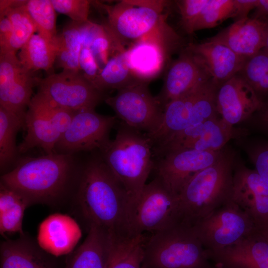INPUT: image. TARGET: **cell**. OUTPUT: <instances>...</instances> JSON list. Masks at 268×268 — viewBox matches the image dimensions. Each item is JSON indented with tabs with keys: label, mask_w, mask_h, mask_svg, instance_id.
<instances>
[{
	"label": "cell",
	"mask_w": 268,
	"mask_h": 268,
	"mask_svg": "<svg viewBox=\"0 0 268 268\" xmlns=\"http://www.w3.org/2000/svg\"><path fill=\"white\" fill-rule=\"evenodd\" d=\"M236 12L234 17L235 21L244 19L248 16L249 12L256 9L259 0H234Z\"/></svg>",
	"instance_id": "cell-43"
},
{
	"label": "cell",
	"mask_w": 268,
	"mask_h": 268,
	"mask_svg": "<svg viewBox=\"0 0 268 268\" xmlns=\"http://www.w3.org/2000/svg\"><path fill=\"white\" fill-rule=\"evenodd\" d=\"M255 170L268 183V144L259 147L252 153Z\"/></svg>",
	"instance_id": "cell-42"
},
{
	"label": "cell",
	"mask_w": 268,
	"mask_h": 268,
	"mask_svg": "<svg viewBox=\"0 0 268 268\" xmlns=\"http://www.w3.org/2000/svg\"><path fill=\"white\" fill-rule=\"evenodd\" d=\"M89 48L99 67L101 65L104 67L107 63L112 51L120 52L113 36L104 25L94 38Z\"/></svg>",
	"instance_id": "cell-39"
},
{
	"label": "cell",
	"mask_w": 268,
	"mask_h": 268,
	"mask_svg": "<svg viewBox=\"0 0 268 268\" xmlns=\"http://www.w3.org/2000/svg\"><path fill=\"white\" fill-rule=\"evenodd\" d=\"M74 174L72 155L54 152L22 160L1 176L0 184L22 195L30 205H56L68 193Z\"/></svg>",
	"instance_id": "cell-2"
},
{
	"label": "cell",
	"mask_w": 268,
	"mask_h": 268,
	"mask_svg": "<svg viewBox=\"0 0 268 268\" xmlns=\"http://www.w3.org/2000/svg\"><path fill=\"white\" fill-rule=\"evenodd\" d=\"M79 66L83 76L90 82L100 71V67L89 47H82L79 55Z\"/></svg>",
	"instance_id": "cell-41"
},
{
	"label": "cell",
	"mask_w": 268,
	"mask_h": 268,
	"mask_svg": "<svg viewBox=\"0 0 268 268\" xmlns=\"http://www.w3.org/2000/svg\"><path fill=\"white\" fill-rule=\"evenodd\" d=\"M116 116L97 113L94 109L75 112L71 123L54 149V152L71 154L79 151L103 150L110 141Z\"/></svg>",
	"instance_id": "cell-10"
},
{
	"label": "cell",
	"mask_w": 268,
	"mask_h": 268,
	"mask_svg": "<svg viewBox=\"0 0 268 268\" xmlns=\"http://www.w3.org/2000/svg\"><path fill=\"white\" fill-rule=\"evenodd\" d=\"M58 51L57 40L52 42L39 34H34L20 50L18 58L28 70L47 71L56 62Z\"/></svg>",
	"instance_id": "cell-28"
},
{
	"label": "cell",
	"mask_w": 268,
	"mask_h": 268,
	"mask_svg": "<svg viewBox=\"0 0 268 268\" xmlns=\"http://www.w3.org/2000/svg\"><path fill=\"white\" fill-rule=\"evenodd\" d=\"M266 28L265 45L263 50L268 53V19L266 20Z\"/></svg>",
	"instance_id": "cell-48"
},
{
	"label": "cell",
	"mask_w": 268,
	"mask_h": 268,
	"mask_svg": "<svg viewBox=\"0 0 268 268\" xmlns=\"http://www.w3.org/2000/svg\"><path fill=\"white\" fill-rule=\"evenodd\" d=\"M233 165V154L222 151L184 184L177 195L179 223L192 226L231 200Z\"/></svg>",
	"instance_id": "cell-4"
},
{
	"label": "cell",
	"mask_w": 268,
	"mask_h": 268,
	"mask_svg": "<svg viewBox=\"0 0 268 268\" xmlns=\"http://www.w3.org/2000/svg\"><path fill=\"white\" fill-rule=\"evenodd\" d=\"M217 113L233 126L260 111L263 103L258 95L239 73L222 83L216 95Z\"/></svg>",
	"instance_id": "cell-15"
},
{
	"label": "cell",
	"mask_w": 268,
	"mask_h": 268,
	"mask_svg": "<svg viewBox=\"0 0 268 268\" xmlns=\"http://www.w3.org/2000/svg\"><path fill=\"white\" fill-rule=\"evenodd\" d=\"M260 111L262 122L268 127V102L266 105L263 104Z\"/></svg>",
	"instance_id": "cell-46"
},
{
	"label": "cell",
	"mask_w": 268,
	"mask_h": 268,
	"mask_svg": "<svg viewBox=\"0 0 268 268\" xmlns=\"http://www.w3.org/2000/svg\"><path fill=\"white\" fill-rule=\"evenodd\" d=\"M266 28V20L247 17L235 21L208 40L224 45L236 54L249 58L264 48Z\"/></svg>",
	"instance_id": "cell-21"
},
{
	"label": "cell",
	"mask_w": 268,
	"mask_h": 268,
	"mask_svg": "<svg viewBox=\"0 0 268 268\" xmlns=\"http://www.w3.org/2000/svg\"><path fill=\"white\" fill-rule=\"evenodd\" d=\"M208 0H182L177 1L183 28L189 34L194 23Z\"/></svg>",
	"instance_id": "cell-40"
},
{
	"label": "cell",
	"mask_w": 268,
	"mask_h": 268,
	"mask_svg": "<svg viewBox=\"0 0 268 268\" xmlns=\"http://www.w3.org/2000/svg\"><path fill=\"white\" fill-rule=\"evenodd\" d=\"M141 268H216L192 227L179 223L147 237Z\"/></svg>",
	"instance_id": "cell-5"
},
{
	"label": "cell",
	"mask_w": 268,
	"mask_h": 268,
	"mask_svg": "<svg viewBox=\"0 0 268 268\" xmlns=\"http://www.w3.org/2000/svg\"><path fill=\"white\" fill-rule=\"evenodd\" d=\"M231 200L251 217L257 229L268 221V183L256 170L243 167L233 173Z\"/></svg>",
	"instance_id": "cell-16"
},
{
	"label": "cell",
	"mask_w": 268,
	"mask_h": 268,
	"mask_svg": "<svg viewBox=\"0 0 268 268\" xmlns=\"http://www.w3.org/2000/svg\"><path fill=\"white\" fill-rule=\"evenodd\" d=\"M38 92L56 105L72 111L94 109L106 97L79 71L63 69L38 78Z\"/></svg>",
	"instance_id": "cell-11"
},
{
	"label": "cell",
	"mask_w": 268,
	"mask_h": 268,
	"mask_svg": "<svg viewBox=\"0 0 268 268\" xmlns=\"http://www.w3.org/2000/svg\"><path fill=\"white\" fill-rule=\"evenodd\" d=\"M99 152L126 191L134 216L141 192L154 168L150 138L146 134L121 122L115 138Z\"/></svg>",
	"instance_id": "cell-3"
},
{
	"label": "cell",
	"mask_w": 268,
	"mask_h": 268,
	"mask_svg": "<svg viewBox=\"0 0 268 268\" xmlns=\"http://www.w3.org/2000/svg\"><path fill=\"white\" fill-rule=\"evenodd\" d=\"M24 127L26 134L17 147L19 152L35 147L42 148L46 154L54 152L61 135L34 96L26 113Z\"/></svg>",
	"instance_id": "cell-23"
},
{
	"label": "cell",
	"mask_w": 268,
	"mask_h": 268,
	"mask_svg": "<svg viewBox=\"0 0 268 268\" xmlns=\"http://www.w3.org/2000/svg\"><path fill=\"white\" fill-rule=\"evenodd\" d=\"M257 231L268 240V221L262 226L258 228Z\"/></svg>",
	"instance_id": "cell-47"
},
{
	"label": "cell",
	"mask_w": 268,
	"mask_h": 268,
	"mask_svg": "<svg viewBox=\"0 0 268 268\" xmlns=\"http://www.w3.org/2000/svg\"><path fill=\"white\" fill-rule=\"evenodd\" d=\"M47 253L26 235L0 244V268H54Z\"/></svg>",
	"instance_id": "cell-25"
},
{
	"label": "cell",
	"mask_w": 268,
	"mask_h": 268,
	"mask_svg": "<svg viewBox=\"0 0 268 268\" xmlns=\"http://www.w3.org/2000/svg\"><path fill=\"white\" fill-rule=\"evenodd\" d=\"M179 223L177 196L156 177L146 184L136 204L133 220L134 234L154 233Z\"/></svg>",
	"instance_id": "cell-9"
},
{
	"label": "cell",
	"mask_w": 268,
	"mask_h": 268,
	"mask_svg": "<svg viewBox=\"0 0 268 268\" xmlns=\"http://www.w3.org/2000/svg\"><path fill=\"white\" fill-rule=\"evenodd\" d=\"M126 50L117 52L113 57L110 58L97 76L91 82L96 89L103 93L109 89L118 90L140 82L134 76L130 69Z\"/></svg>",
	"instance_id": "cell-29"
},
{
	"label": "cell",
	"mask_w": 268,
	"mask_h": 268,
	"mask_svg": "<svg viewBox=\"0 0 268 268\" xmlns=\"http://www.w3.org/2000/svg\"><path fill=\"white\" fill-rule=\"evenodd\" d=\"M168 3L162 0H123L104 5L108 15L104 25L118 47L126 50L125 45L130 42L134 43L169 25L164 13Z\"/></svg>",
	"instance_id": "cell-6"
},
{
	"label": "cell",
	"mask_w": 268,
	"mask_h": 268,
	"mask_svg": "<svg viewBox=\"0 0 268 268\" xmlns=\"http://www.w3.org/2000/svg\"><path fill=\"white\" fill-rule=\"evenodd\" d=\"M255 17L260 18L268 15V0H259L256 7Z\"/></svg>",
	"instance_id": "cell-45"
},
{
	"label": "cell",
	"mask_w": 268,
	"mask_h": 268,
	"mask_svg": "<svg viewBox=\"0 0 268 268\" xmlns=\"http://www.w3.org/2000/svg\"><path fill=\"white\" fill-rule=\"evenodd\" d=\"M147 238L144 234H141L117 244L111 255L107 268H141Z\"/></svg>",
	"instance_id": "cell-34"
},
{
	"label": "cell",
	"mask_w": 268,
	"mask_h": 268,
	"mask_svg": "<svg viewBox=\"0 0 268 268\" xmlns=\"http://www.w3.org/2000/svg\"><path fill=\"white\" fill-rule=\"evenodd\" d=\"M56 11L68 16L72 21H87L91 1L86 0H51Z\"/></svg>",
	"instance_id": "cell-38"
},
{
	"label": "cell",
	"mask_w": 268,
	"mask_h": 268,
	"mask_svg": "<svg viewBox=\"0 0 268 268\" xmlns=\"http://www.w3.org/2000/svg\"><path fill=\"white\" fill-rule=\"evenodd\" d=\"M239 73L257 94L268 93V53L262 49L248 58Z\"/></svg>",
	"instance_id": "cell-36"
},
{
	"label": "cell",
	"mask_w": 268,
	"mask_h": 268,
	"mask_svg": "<svg viewBox=\"0 0 268 268\" xmlns=\"http://www.w3.org/2000/svg\"><path fill=\"white\" fill-rule=\"evenodd\" d=\"M58 51L56 61L63 69L79 71V58L82 48L80 23L72 21L58 34Z\"/></svg>",
	"instance_id": "cell-31"
},
{
	"label": "cell",
	"mask_w": 268,
	"mask_h": 268,
	"mask_svg": "<svg viewBox=\"0 0 268 268\" xmlns=\"http://www.w3.org/2000/svg\"><path fill=\"white\" fill-rule=\"evenodd\" d=\"M13 53L0 54V106L25 119L38 77Z\"/></svg>",
	"instance_id": "cell-13"
},
{
	"label": "cell",
	"mask_w": 268,
	"mask_h": 268,
	"mask_svg": "<svg viewBox=\"0 0 268 268\" xmlns=\"http://www.w3.org/2000/svg\"><path fill=\"white\" fill-rule=\"evenodd\" d=\"M204 81L189 91L168 102L164 107L162 120L153 133L146 134L153 148L190 126L193 105L205 83Z\"/></svg>",
	"instance_id": "cell-22"
},
{
	"label": "cell",
	"mask_w": 268,
	"mask_h": 268,
	"mask_svg": "<svg viewBox=\"0 0 268 268\" xmlns=\"http://www.w3.org/2000/svg\"><path fill=\"white\" fill-rule=\"evenodd\" d=\"M222 153V150L205 151L182 149L171 151L157 157L153 169L156 177L177 196L192 176L215 163Z\"/></svg>",
	"instance_id": "cell-12"
},
{
	"label": "cell",
	"mask_w": 268,
	"mask_h": 268,
	"mask_svg": "<svg viewBox=\"0 0 268 268\" xmlns=\"http://www.w3.org/2000/svg\"><path fill=\"white\" fill-rule=\"evenodd\" d=\"M209 79L194 56L186 49L169 67L162 90L156 98L164 108L170 101Z\"/></svg>",
	"instance_id": "cell-20"
},
{
	"label": "cell",
	"mask_w": 268,
	"mask_h": 268,
	"mask_svg": "<svg viewBox=\"0 0 268 268\" xmlns=\"http://www.w3.org/2000/svg\"><path fill=\"white\" fill-rule=\"evenodd\" d=\"M205 251L216 268H268V240L257 230L229 247Z\"/></svg>",
	"instance_id": "cell-17"
},
{
	"label": "cell",
	"mask_w": 268,
	"mask_h": 268,
	"mask_svg": "<svg viewBox=\"0 0 268 268\" xmlns=\"http://www.w3.org/2000/svg\"><path fill=\"white\" fill-rule=\"evenodd\" d=\"M25 0H8L6 6L0 9V14L6 15L12 24V31L0 54H15L37 32L36 28L25 10Z\"/></svg>",
	"instance_id": "cell-26"
},
{
	"label": "cell",
	"mask_w": 268,
	"mask_h": 268,
	"mask_svg": "<svg viewBox=\"0 0 268 268\" xmlns=\"http://www.w3.org/2000/svg\"><path fill=\"white\" fill-rule=\"evenodd\" d=\"M12 31V24L8 17L0 14V49L7 43Z\"/></svg>",
	"instance_id": "cell-44"
},
{
	"label": "cell",
	"mask_w": 268,
	"mask_h": 268,
	"mask_svg": "<svg viewBox=\"0 0 268 268\" xmlns=\"http://www.w3.org/2000/svg\"><path fill=\"white\" fill-rule=\"evenodd\" d=\"M233 126L217 116L203 122L202 129L195 140L186 149L217 151L235 135Z\"/></svg>",
	"instance_id": "cell-30"
},
{
	"label": "cell",
	"mask_w": 268,
	"mask_h": 268,
	"mask_svg": "<svg viewBox=\"0 0 268 268\" xmlns=\"http://www.w3.org/2000/svg\"><path fill=\"white\" fill-rule=\"evenodd\" d=\"M25 119L0 106V166L6 167L14 160L18 148L15 144L18 131L24 127Z\"/></svg>",
	"instance_id": "cell-32"
},
{
	"label": "cell",
	"mask_w": 268,
	"mask_h": 268,
	"mask_svg": "<svg viewBox=\"0 0 268 268\" xmlns=\"http://www.w3.org/2000/svg\"><path fill=\"white\" fill-rule=\"evenodd\" d=\"M186 49L217 87L239 73L248 59L236 54L224 45L209 40L197 44H189Z\"/></svg>",
	"instance_id": "cell-18"
},
{
	"label": "cell",
	"mask_w": 268,
	"mask_h": 268,
	"mask_svg": "<svg viewBox=\"0 0 268 268\" xmlns=\"http://www.w3.org/2000/svg\"><path fill=\"white\" fill-rule=\"evenodd\" d=\"M74 200L87 231L96 226L119 242L136 236L128 195L100 153L79 172Z\"/></svg>",
	"instance_id": "cell-1"
},
{
	"label": "cell",
	"mask_w": 268,
	"mask_h": 268,
	"mask_svg": "<svg viewBox=\"0 0 268 268\" xmlns=\"http://www.w3.org/2000/svg\"><path fill=\"white\" fill-rule=\"evenodd\" d=\"M235 12L234 0H208L192 25L190 34L215 27L228 18H234Z\"/></svg>",
	"instance_id": "cell-35"
},
{
	"label": "cell",
	"mask_w": 268,
	"mask_h": 268,
	"mask_svg": "<svg viewBox=\"0 0 268 268\" xmlns=\"http://www.w3.org/2000/svg\"><path fill=\"white\" fill-rule=\"evenodd\" d=\"M24 6L38 34L50 41H56V13L51 0H25Z\"/></svg>",
	"instance_id": "cell-33"
},
{
	"label": "cell",
	"mask_w": 268,
	"mask_h": 268,
	"mask_svg": "<svg viewBox=\"0 0 268 268\" xmlns=\"http://www.w3.org/2000/svg\"><path fill=\"white\" fill-rule=\"evenodd\" d=\"M31 206L28 201L15 191L0 183V233L24 235L22 222L24 211Z\"/></svg>",
	"instance_id": "cell-27"
},
{
	"label": "cell",
	"mask_w": 268,
	"mask_h": 268,
	"mask_svg": "<svg viewBox=\"0 0 268 268\" xmlns=\"http://www.w3.org/2000/svg\"><path fill=\"white\" fill-rule=\"evenodd\" d=\"M179 38L167 35L144 37L126 50L130 69L140 82H148L157 76L163 69L171 48Z\"/></svg>",
	"instance_id": "cell-14"
},
{
	"label": "cell",
	"mask_w": 268,
	"mask_h": 268,
	"mask_svg": "<svg viewBox=\"0 0 268 268\" xmlns=\"http://www.w3.org/2000/svg\"><path fill=\"white\" fill-rule=\"evenodd\" d=\"M119 243L103 229L91 225L67 268H107L111 255Z\"/></svg>",
	"instance_id": "cell-24"
},
{
	"label": "cell",
	"mask_w": 268,
	"mask_h": 268,
	"mask_svg": "<svg viewBox=\"0 0 268 268\" xmlns=\"http://www.w3.org/2000/svg\"><path fill=\"white\" fill-rule=\"evenodd\" d=\"M191 227L207 251L229 247L257 230L251 217L232 200Z\"/></svg>",
	"instance_id": "cell-7"
},
{
	"label": "cell",
	"mask_w": 268,
	"mask_h": 268,
	"mask_svg": "<svg viewBox=\"0 0 268 268\" xmlns=\"http://www.w3.org/2000/svg\"><path fill=\"white\" fill-rule=\"evenodd\" d=\"M82 235V230L74 219L66 214L55 213L39 224L36 242L48 254L59 257L71 253Z\"/></svg>",
	"instance_id": "cell-19"
},
{
	"label": "cell",
	"mask_w": 268,
	"mask_h": 268,
	"mask_svg": "<svg viewBox=\"0 0 268 268\" xmlns=\"http://www.w3.org/2000/svg\"><path fill=\"white\" fill-rule=\"evenodd\" d=\"M147 85L143 82L134 84L118 90L114 96L106 97L104 101L121 122L148 134L159 127L163 107L151 95Z\"/></svg>",
	"instance_id": "cell-8"
},
{
	"label": "cell",
	"mask_w": 268,
	"mask_h": 268,
	"mask_svg": "<svg viewBox=\"0 0 268 268\" xmlns=\"http://www.w3.org/2000/svg\"><path fill=\"white\" fill-rule=\"evenodd\" d=\"M34 97L62 136L68 128L75 112L56 105L38 92Z\"/></svg>",
	"instance_id": "cell-37"
}]
</instances>
